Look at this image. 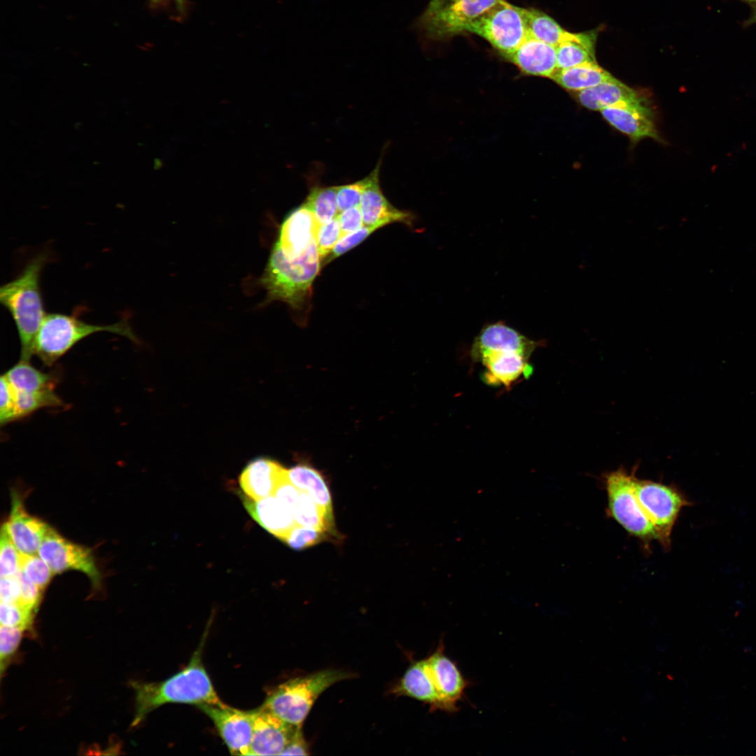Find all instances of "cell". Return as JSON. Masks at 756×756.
I'll list each match as a JSON object with an SVG mask.
<instances>
[{
  "label": "cell",
  "instance_id": "4fadbf2b",
  "mask_svg": "<svg viewBox=\"0 0 756 756\" xmlns=\"http://www.w3.org/2000/svg\"><path fill=\"white\" fill-rule=\"evenodd\" d=\"M426 662L440 701L441 710L451 713L456 712L470 682L456 662L445 654L443 640L426 658Z\"/></svg>",
  "mask_w": 756,
  "mask_h": 756
},
{
  "label": "cell",
  "instance_id": "bcb514c9",
  "mask_svg": "<svg viewBox=\"0 0 756 756\" xmlns=\"http://www.w3.org/2000/svg\"><path fill=\"white\" fill-rule=\"evenodd\" d=\"M151 6L154 7H162L164 6H168L172 3H174L176 7L179 10L180 13L183 14L186 10L187 4L186 0H149Z\"/></svg>",
  "mask_w": 756,
  "mask_h": 756
},
{
  "label": "cell",
  "instance_id": "5b68a950",
  "mask_svg": "<svg viewBox=\"0 0 756 756\" xmlns=\"http://www.w3.org/2000/svg\"><path fill=\"white\" fill-rule=\"evenodd\" d=\"M351 677L349 673L326 669L295 678L272 690L261 707L290 724L302 725L321 693L335 683Z\"/></svg>",
  "mask_w": 756,
  "mask_h": 756
},
{
  "label": "cell",
  "instance_id": "52a82bcc",
  "mask_svg": "<svg viewBox=\"0 0 756 756\" xmlns=\"http://www.w3.org/2000/svg\"><path fill=\"white\" fill-rule=\"evenodd\" d=\"M634 490L638 503L654 528L656 540L664 549L671 548V533L682 507L690 505L676 486L636 477Z\"/></svg>",
  "mask_w": 756,
  "mask_h": 756
},
{
  "label": "cell",
  "instance_id": "9a60e30c",
  "mask_svg": "<svg viewBox=\"0 0 756 756\" xmlns=\"http://www.w3.org/2000/svg\"><path fill=\"white\" fill-rule=\"evenodd\" d=\"M380 162L367 176L366 186L359 206L365 226L376 230L393 223L413 225L414 216L393 206L384 196L379 183Z\"/></svg>",
  "mask_w": 756,
  "mask_h": 756
},
{
  "label": "cell",
  "instance_id": "ac0fdd59",
  "mask_svg": "<svg viewBox=\"0 0 756 756\" xmlns=\"http://www.w3.org/2000/svg\"><path fill=\"white\" fill-rule=\"evenodd\" d=\"M545 342L532 340L505 323L497 321L483 326L472 344L470 357L472 358L486 351L508 350L517 351L529 359L533 351Z\"/></svg>",
  "mask_w": 756,
  "mask_h": 756
},
{
  "label": "cell",
  "instance_id": "8fae6325",
  "mask_svg": "<svg viewBox=\"0 0 756 756\" xmlns=\"http://www.w3.org/2000/svg\"><path fill=\"white\" fill-rule=\"evenodd\" d=\"M197 707L211 720L232 755H249L255 710H241L223 702L202 704Z\"/></svg>",
  "mask_w": 756,
  "mask_h": 756
},
{
  "label": "cell",
  "instance_id": "836d02e7",
  "mask_svg": "<svg viewBox=\"0 0 756 756\" xmlns=\"http://www.w3.org/2000/svg\"><path fill=\"white\" fill-rule=\"evenodd\" d=\"M35 613L26 609L18 603L1 602V625L19 627L26 631H32Z\"/></svg>",
  "mask_w": 756,
  "mask_h": 756
},
{
  "label": "cell",
  "instance_id": "9c48e42d",
  "mask_svg": "<svg viewBox=\"0 0 756 756\" xmlns=\"http://www.w3.org/2000/svg\"><path fill=\"white\" fill-rule=\"evenodd\" d=\"M487 41L502 56L515 50L528 33L520 7L500 0L465 29Z\"/></svg>",
  "mask_w": 756,
  "mask_h": 756
},
{
  "label": "cell",
  "instance_id": "8992f818",
  "mask_svg": "<svg viewBox=\"0 0 756 756\" xmlns=\"http://www.w3.org/2000/svg\"><path fill=\"white\" fill-rule=\"evenodd\" d=\"M635 472H629L620 467L603 475L608 512L626 531L648 546L656 536L635 494Z\"/></svg>",
  "mask_w": 756,
  "mask_h": 756
},
{
  "label": "cell",
  "instance_id": "ffe728a7",
  "mask_svg": "<svg viewBox=\"0 0 756 756\" xmlns=\"http://www.w3.org/2000/svg\"><path fill=\"white\" fill-rule=\"evenodd\" d=\"M287 477V470L267 458L250 461L242 470L239 483L246 496L255 500L273 496L279 484Z\"/></svg>",
  "mask_w": 756,
  "mask_h": 756
},
{
  "label": "cell",
  "instance_id": "7dc6e473",
  "mask_svg": "<svg viewBox=\"0 0 756 756\" xmlns=\"http://www.w3.org/2000/svg\"><path fill=\"white\" fill-rule=\"evenodd\" d=\"M454 0H430L429 4L423 16H428L443 8Z\"/></svg>",
  "mask_w": 756,
  "mask_h": 756
},
{
  "label": "cell",
  "instance_id": "2e32d148",
  "mask_svg": "<svg viewBox=\"0 0 756 756\" xmlns=\"http://www.w3.org/2000/svg\"><path fill=\"white\" fill-rule=\"evenodd\" d=\"M613 127L626 134L633 142L645 138L659 140L652 113L642 99L621 102L600 111Z\"/></svg>",
  "mask_w": 756,
  "mask_h": 756
},
{
  "label": "cell",
  "instance_id": "f546056e",
  "mask_svg": "<svg viewBox=\"0 0 756 756\" xmlns=\"http://www.w3.org/2000/svg\"><path fill=\"white\" fill-rule=\"evenodd\" d=\"M293 515L297 524L335 534L332 513L323 510L305 492L301 491Z\"/></svg>",
  "mask_w": 756,
  "mask_h": 756
},
{
  "label": "cell",
  "instance_id": "681fc988",
  "mask_svg": "<svg viewBox=\"0 0 756 756\" xmlns=\"http://www.w3.org/2000/svg\"><path fill=\"white\" fill-rule=\"evenodd\" d=\"M752 650V646H751V645H744V646L743 647V652H746V653H748V652H751Z\"/></svg>",
  "mask_w": 756,
  "mask_h": 756
},
{
  "label": "cell",
  "instance_id": "7a4b0ae2",
  "mask_svg": "<svg viewBox=\"0 0 756 756\" xmlns=\"http://www.w3.org/2000/svg\"><path fill=\"white\" fill-rule=\"evenodd\" d=\"M50 260L47 251L32 257L20 274L0 288V302L10 314L20 342V359L29 360L46 315L41 289V272Z\"/></svg>",
  "mask_w": 756,
  "mask_h": 756
},
{
  "label": "cell",
  "instance_id": "5bb4252c",
  "mask_svg": "<svg viewBox=\"0 0 756 756\" xmlns=\"http://www.w3.org/2000/svg\"><path fill=\"white\" fill-rule=\"evenodd\" d=\"M471 360L485 367L482 376L483 382L489 386H504L507 390L517 382L528 379L533 371L529 359L514 351H486Z\"/></svg>",
  "mask_w": 756,
  "mask_h": 756
},
{
  "label": "cell",
  "instance_id": "4dcf8cb0",
  "mask_svg": "<svg viewBox=\"0 0 756 756\" xmlns=\"http://www.w3.org/2000/svg\"><path fill=\"white\" fill-rule=\"evenodd\" d=\"M337 186H314L305 200L304 204L313 213L318 225L330 222L337 217Z\"/></svg>",
  "mask_w": 756,
  "mask_h": 756
},
{
  "label": "cell",
  "instance_id": "c3c4849f",
  "mask_svg": "<svg viewBox=\"0 0 756 756\" xmlns=\"http://www.w3.org/2000/svg\"><path fill=\"white\" fill-rule=\"evenodd\" d=\"M750 6V14L749 17L742 22L743 27H748L752 24H756V4H752Z\"/></svg>",
  "mask_w": 756,
  "mask_h": 756
},
{
  "label": "cell",
  "instance_id": "484cf974",
  "mask_svg": "<svg viewBox=\"0 0 756 756\" xmlns=\"http://www.w3.org/2000/svg\"><path fill=\"white\" fill-rule=\"evenodd\" d=\"M615 78L596 62H594L567 69H557L551 79L564 89L576 92Z\"/></svg>",
  "mask_w": 756,
  "mask_h": 756
},
{
  "label": "cell",
  "instance_id": "4316f807",
  "mask_svg": "<svg viewBox=\"0 0 756 756\" xmlns=\"http://www.w3.org/2000/svg\"><path fill=\"white\" fill-rule=\"evenodd\" d=\"M287 477L300 491L308 493L323 510L332 513L328 486L318 470L307 464H298L287 470Z\"/></svg>",
  "mask_w": 756,
  "mask_h": 756
},
{
  "label": "cell",
  "instance_id": "d6986e66",
  "mask_svg": "<svg viewBox=\"0 0 756 756\" xmlns=\"http://www.w3.org/2000/svg\"><path fill=\"white\" fill-rule=\"evenodd\" d=\"M296 727L283 721L262 707L255 710L248 755H280Z\"/></svg>",
  "mask_w": 756,
  "mask_h": 756
},
{
  "label": "cell",
  "instance_id": "b9f144b4",
  "mask_svg": "<svg viewBox=\"0 0 756 756\" xmlns=\"http://www.w3.org/2000/svg\"><path fill=\"white\" fill-rule=\"evenodd\" d=\"M301 491L286 477L277 486L273 496L292 513L294 511Z\"/></svg>",
  "mask_w": 756,
  "mask_h": 756
},
{
  "label": "cell",
  "instance_id": "7c38bea8",
  "mask_svg": "<svg viewBox=\"0 0 756 756\" xmlns=\"http://www.w3.org/2000/svg\"><path fill=\"white\" fill-rule=\"evenodd\" d=\"M500 0H454L421 22L427 35L444 39L465 32L466 27Z\"/></svg>",
  "mask_w": 756,
  "mask_h": 756
},
{
  "label": "cell",
  "instance_id": "e575fe53",
  "mask_svg": "<svg viewBox=\"0 0 756 756\" xmlns=\"http://www.w3.org/2000/svg\"><path fill=\"white\" fill-rule=\"evenodd\" d=\"M20 553L11 540L6 527L3 525L0 541V575L1 578L16 575L20 571Z\"/></svg>",
  "mask_w": 756,
  "mask_h": 756
},
{
  "label": "cell",
  "instance_id": "7402d4cb",
  "mask_svg": "<svg viewBox=\"0 0 756 756\" xmlns=\"http://www.w3.org/2000/svg\"><path fill=\"white\" fill-rule=\"evenodd\" d=\"M18 550L22 553L38 554L50 526L29 514L22 503L14 497L8 521L4 524Z\"/></svg>",
  "mask_w": 756,
  "mask_h": 756
},
{
  "label": "cell",
  "instance_id": "ba28073f",
  "mask_svg": "<svg viewBox=\"0 0 756 756\" xmlns=\"http://www.w3.org/2000/svg\"><path fill=\"white\" fill-rule=\"evenodd\" d=\"M4 374L13 395L18 419L42 408L64 405L55 391L56 374L38 370L29 360L20 359Z\"/></svg>",
  "mask_w": 756,
  "mask_h": 756
},
{
  "label": "cell",
  "instance_id": "6da1fadb",
  "mask_svg": "<svg viewBox=\"0 0 756 756\" xmlns=\"http://www.w3.org/2000/svg\"><path fill=\"white\" fill-rule=\"evenodd\" d=\"M206 635V632L188 664L183 670L161 682H130V687L135 692V714L131 727L138 726L150 713L166 704H186L199 706L222 702L202 662Z\"/></svg>",
  "mask_w": 756,
  "mask_h": 756
},
{
  "label": "cell",
  "instance_id": "f907efd6",
  "mask_svg": "<svg viewBox=\"0 0 756 756\" xmlns=\"http://www.w3.org/2000/svg\"><path fill=\"white\" fill-rule=\"evenodd\" d=\"M743 3L748 4L749 6L756 4V0H738Z\"/></svg>",
  "mask_w": 756,
  "mask_h": 756
},
{
  "label": "cell",
  "instance_id": "60d3db41",
  "mask_svg": "<svg viewBox=\"0 0 756 756\" xmlns=\"http://www.w3.org/2000/svg\"><path fill=\"white\" fill-rule=\"evenodd\" d=\"M0 422L3 426L18 420L13 395L7 380L3 374L1 377Z\"/></svg>",
  "mask_w": 756,
  "mask_h": 756
},
{
  "label": "cell",
  "instance_id": "f6af8a7d",
  "mask_svg": "<svg viewBox=\"0 0 756 756\" xmlns=\"http://www.w3.org/2000/svg\"><path fill=\"white\" fill-rule=\"evenodd\" d=\"M302 726H297L289 742L280 755H307L309 754L308 745L304 738Z\"/></svg>",
  "mask_w": 756,
  "mask_h": 756
},
{
  "label": "cell",
  "instance_id": "ab89813d",
  "mask_svg": "<svg viewBox=\"0 0 756 756\" xmlns=\"http://www.w3.org/2000/svg\"><path fill=\"white\" fill-rule=\"evenodd\" d=\"M18 576L21 587V595L18 603L35 613L41 599L43 589L29 580L20 570Z\"/></svg>",
  "mask_w": 756,
  "mask_h": 756
},
{
  "label": "cell",
  "instance_id": "44dd1931",
  "mask_svg": "<svg viewBox=\"0 0 756 756\" xmlns=\"http://www.w3.org/2000/svg\"><path fill=\"white\" fill-rule=\"evenodd\" d=\"M504 57L525 75L552 78L557 69L556 47L529 35L515 50Z\"/></svg>",
  "mask_w": 756,
  "mask_h": 756
},
{
  "label": "cell",
  "instance_id": "e0dca14e",
  "mask_svg": "<svg viewBox=\"0 0 756 756\" xmlns=\"http://www.w3.org/2000/svg\"><path fill=\"white\" fill-rule=\"evenodd\" d=\"M318 226L313 213L304 203L285 218L272 248L288 259H295L316 241Z\"/></svg>",
  "mask_w": 756,
  "mask_h": 756
},
{
  "label": "cell",
  "instance_id": "8d00e7d4",
  "mask_svg": "<svg viewBox=\"0 0 756 756\" xmlns=\"http://www.w3.org/2000/svg\"><path fill=\"white\" fill-rule=\"evenodd\" d=\"M342 237V233L337 217L318 226L316 242L322 261L328 256Z\"/></svg>",
  "mask_w": 756,
  "mask_h": 756
},
{
  "label": "cell",
  "instance_id": "f35d334b",
  "mask_svg": "<svg viewBox=\"0 0 756 756\" xmlns=\"http://www.w3.org/2000/svg\"><path fill=\"white\" fill-rule=\"evenodd\" d=\"M375 230L376 229L374 228L364 225L355 232L342 235L328 256L326 260L322 261V263L323 265L327 264L350 249L354 248Z\"/></svg>",
  "mask_w": 756,
  "mask_h": 756
},
{
  "label": "cell",
  "instance_id": "cb8c5ba5",
  "mask_svg": "<svg viewBox=\"0 0 756 756\" xmlns=\"http://www.w3.org/2000/svg\"><path fill=\"white\" fill-rule=\"evenodd\" d=\"M393 693L428 704L431 711L441 710L440 701L428 671L426 659L414 662L409 666L394 688Z\"/></svg>",
  "mask_w": 756,
  "mask_h": 756
},
{
  "label": "cell",
  "instance_id": "83f0119b",
  "mask_svg": "<svg viewBox=\"0 0 756 756\" xmlns=\"http://www.w3.org/2000/svg\"><path fill=\"white\" fill-rule=\"evenodd\" d=\"M528 35L556 47L562 42L574 39L577 33L561 27L553 18L531 8H521Z\"/></svg>",
  "mask_w": 756,
  "mask_h": 756
},
{
  "label": "cell",
  "instance_id": "f1b7e54d",
  "mask_svg": "<svg viewBox=\"0 0 756 756\" xmlns=\"http://www.w3.org/2000/svg\"><path fill=\"white\" fill-rule=\"evenodd\" d=\"M596 36L597 33L595 31L577 33L574 39L562 42L556 46L557 69H567L586 62H596L595 57Z\"/></svg>",
  "mask_w": 756,
  "mask_h": 756
},
{
  "label": "cell",
  "instance_id": "1f68e13d",
  "mask_svg": "<svg viewBox=\"0 0 756 756\" xmlns=\"http://www.w3.org/2000/svg\"><path fill=\"white\" fill-rule=\"evenodd\" d=\"M20 570L41 589L49 583L54 573L38 554L20 553Z\"/></svg>",
  "mask_w": 756,
  "mask_h": 756
},
{
  "label": "cell",
  "instance_id": "d4e9b609",
  "mask_svg": "<svg viewBox=\"0 0 756 756\" xmlns=\"http://www.w3.org/2000/svg\"><path fill=\"white\" fill-rule=\"evenodd\" d=\"M578 102L584 107L601 111L621 102H630L640 99L632 88L615 78L594 87L574 92Z\"/></svg>",
  "mask_w": 756,
  "mask_h": 756
},
{
  "label": "cell",
  "instance_id": "277c9868",
  "mask_svg": "<svg viewBox=\"0 0 756 756\" xmlns=\"http://www.w3.org/2000/svg\"><path fill=\"white\" fill-rule=\"evenodd\" d=\"M100 332L115 333L139 342L126 317L113 324L97 325L83 321L78 314L48 313L36 335L33 355L50 367L79 342Z\"/></svg>",
  "mask_w": 756,
  "mask_h": 756
},
{
  "label": "cell",
  "instance_id": "7bdbcfd3",
  "mask_svg": "<svg viewBox=\"0 0 756 756\" xmlns=\"http://www.w3.org/2000/svg\"><path fill=\"white\" fill-rule=\"evenodd\" d=\"M337 219L342 235L355 232L364 226L359 206L350 208L339 213Z\"/></svg>",
  "mask_w": 756,
  "mask_h": 756
},
{
  "label": "cell",
  "instance_id": "d6a6232c",
  "mask_svg": "<svg viewBox=\"0 0 756 756\" xmlns=\"http://www.w3.org/2000/svg\"><path fill=\"white\" fill-rule=\"evenodd\" d=\"M330 535L331 533L323 530L296 524L282 542L291 549L302 550L326 540Z\"/></svg>",
  "mask_w": 756,
  "mask_h": 756
},
{
  "label": "cell",
  "instance_id": "74e56055",
  "mask_svg": "<svg viewBox=\"0 0 756 756\" xmlns=\"http://www.w3.org/2000/svg\"><path fill=\"white\" fill-rule=\"evenodd\" d=\"M367 181L366 176L356 182L337 186V202L340 213L360 206Z\"/></svg>",
  "mask_w": 756,
  "mask_h": 756
},
{
  "label": "cell",
  "instance_id": "30bf717a",
  "mask_svg": "<svg viewBox=\"0 0 756 756\" xmlns=\"http://www.w3.org/2000/svg\"><path fill=\"white\" fill-rule=\"evenodd\" d=\"M38 554L54 574L77 570L85 574L94 587L101 584V574L91 551L61 536L51 527L47 531Z\"/></svg>",
  "mask_w": 756,
  "mask_h": 756
},
{
  "label": "cell",
  "instance_id": "d590c367",
  "mask_svg": "<svg viewBox=\"0 0 756 756\" xmlns=\"http://www.w3.org/2000/svg\"><path fill=\"white\" fill-rule=\"evenodd\" d=\"M25 631L19 627L1 625L0 628V672L3 676L13 657L15 654Z\"/></svg>",
  "mask_w": 756,
  "mask_h": 756
},
{
  "label": "cell",
  "instance_id": "603a6c76",
  "mask_svg": "<svg viewBox=\"0 0 756 756\" xmlns=\"http://www.w3.org/2000/svg\"><path fill=\"white\" fill-rule=\"evenodd\" d=\"M243 503L251 517L264 529L281 541L297 524L292 512L274 496L258 500L244 496Z\"/></svg>",
  "mask_w": 756,
  "mask_h": 756
},
{
  "label": "cell",
  "instance_id": "ee69618b",
  "mask_svg": "<svg viewBox=\"0 0 756 756\" xmlns=\"http://www.w3.org/2000/svg\"><path fill=\"white\" fill-rule=\"evenodd\" d=\"M21 587L18 574L14 576L1 578V602L19 603Z\"/></svg>",
  "mask_w": 756,
  "mask_h": 756
},
{
  "label": "cell",
  "instance_id": "3957f363",
  "mask_svg": "<svg viewBox=\"0 0 756 756\" xmlns=\"http://www.w3.org/2000/svg\"><path fill=\"white\" fill-rule=\"evenodd\" d=\"M321 260L316 241L293 260L272 248L261 278L267 300H280L295 311H307Z\"/></svg>",
  "mask_w": 756,
  "mask_h": 756
}]
</instances>
